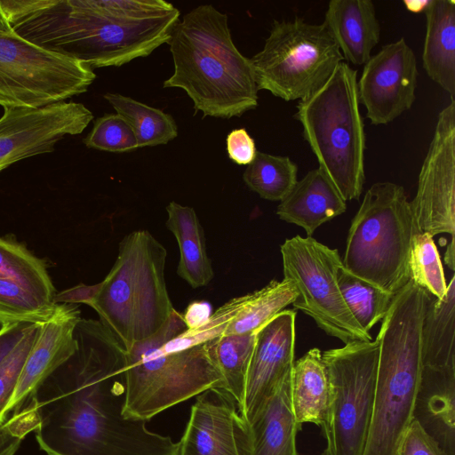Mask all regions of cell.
Listing matches in <instances>:
<instances>
[{
  "label": "cell",
  "mask_w": 455,
  "mask_h": 455,
  "mask_svg": "<svg viewBox=\"0 0 455 455\" xmlns=\"http://www.w3.org/2000/svg\"><path fill=\"white\" fill-rule=\"evenodd\" d=\"M76 352L36 388V438L48 455H178L179 443L127 418L125 354L99 320L75 329Z\"/></svg>",
  "instance_id": "1"
},
{
  "label": "cell",
  "mask_w": 455,
  "mask_h": 455,
  "mask_svg": "<svg viewBox=\"0 0 455 455\" xmlns=\"http://www.w3.org/2000/svg\"><path fill=\"white\" fill-rule=\"evenodd\" d=\"M0 9L23 39L92 69L150 55L180 16L164 0H0Z\"/></svg>",
  "instance_id": "2"
},
{
  "label": "cell",
  "mask_w": 455,
  "mask_h": 455,
  "mask_svg": "<svg viewBox=\"0 0 455 455\" xmlns=\"http://www.w3.org/2000/svg\"><path fill=\"white\" fill-rule=\"evenodd\" d=\"M173 73L164 88L185 91L204 116H241L258 106L250 59L235 45L226 13L212 4L187 12L168 42Z\"/></svg>",
  "instance_id": "3"
},
{
  "label": "cell",
  "mask_w": 455,
  "mask_h": 455,
  "mask_svg": "<svg viewBox=\"0 0 455 455\" xmlns=\"http://www.w3.org/2000/svg\"><path fill=\"white\" fill-rule=\"evenodd\" d=\"M429 293L410 280L394 297L376 339L373 410L363 455H398L413 420L421 371V325Z\"/></svg>",
  "instance_id": "4"
},
{
  "label": "cell",
  "mask_w": 455,
  "mask_h": 455,
  "mask_svg": "<svg viewBox=\"0 0 455 455\" xmlns=\"http://www.w3.org/2000/svg\"><path fill=\"white\" fill-rule=\"evenodd\" d=\"M166 257L148 230L133 231L120 242L115 264L100 283L91 307L126 350L154 336L174 311L164 279Z\"/></svg>",
  "instance_id": "5"
},
{
  "label": "cell",
  "mask_w": 455,
  "mask_h": 455,
  "mask_svg": "<svg viewBox=\"0 0 455 455\" xmlns=\"http://www.w3.org/2000/svg\"><path fill=\"white\" fill-rule=\"evenodd\" d=\"M359 105L357 71L341 61L319 89L299 101L294 115L318 168L346 202L359 200L365 182L366 138Z\"/></svg>",
  "instance_id": "6"
},
{
  "label": "cell",
  "mask_w": 455,
  "mask_h": 455,
  "mask_svg": "<svg viewBox=\"0 0 455 455\" xmlns=\"http://www.w3.org/2000/svg\"><path fill=\"white\" fill-rule=\"evenodd\" d=\"M176 309L151 338L125 354L127 418L149 420L163 411L211 388L222 389V377L208 343L166 352L162 346L188 329Z\"/></svg>",
  "instance_id": "7"
},
{
  "label": "cell",
  "mask_w": 455,
  "mask_h": 455,
  "mask_svg": "<svg viewBox=\"0 0 455 455\" xmlns=\"http://www.w3.org/2000/svg\"><path fill=\"white\" fill-rule=\"evenodd\" d=\"M416 233L404 188L372 184L352 220L342 264L351 274L392 294L409 281V253Z\"/></svg>",
  "instance_id": "8"
},
{
  "label": "cell",
  "mask_w": 455,
  "mask_h": 455,
  "mask_svg": "<svg viewBox=\"0 0 455 455\" xmlns=\"http://www.w3.org/2000/svg\"><path fill=\"white\" fill-rule=\"evenodd\" d=\"M250 61L259 91L291 101L319 89L343 57L323 22L295 17L275 20L262 50Z\"/></svg>",
  "instance_id": "9"
},
{
  "label": "cell",
  "mask_w": 455,
  "mask_h": 455,
  "mask_svg": "<svg viewBox=\"0 0 455 455\" xmlns=\"http://www.w3.org/2000/svg\"><path fill=\"white\" fill-rule=\"evenodd\" d=\"M379 346L355 340L322 352L329 400L320 426L325 440L321 455H363L371 420Z\"/></svg>",
  "instance_id": "10"
},
{
  "label": "cell",
  "mask_w": 455,
  "mask_h": 455,
  "mask_svg": "<svg viewBox=\"0 0 455 455\" xmlns=\"http://www.w3.org/2000/svg\"><path fill=\"white\" fill-rule=\"evenodd\" d=\"M96 78L84 63L0 31V106L38 108L87 92Z\"/></svg>",
  "instance_id": "11"
},
{
  "label": "cell",
  "mask_w": 455,
  "mask_h": 455,
  "mask_svg": "<svg viewBox=\"0 0 455 455\" xmlns=\"http://www.w3.org/2000/svg\"><path fill=\"white\" fill-rule=\"evenodd\" d=\"M283 278L293 283L297 298L293 307L310 316L328 335L344 344L355 340L372 341L347 307L338 285V272L343 266L337 249H331L313 237L295 235L280 247Z\"/></svg>",
  "instance_id": "12"
},
{
  "label": "cell",
  "mask_w": 455,
  "mask_h": 455,
  "mask_svg": "<svg viewBox=\"0 0 455 455\" xmlns=\"http://www.w3.org/2000/svg\"><path fill=\"white\" fill-rule=\"evenodd\" d=\"M416 232L455 234V100L438 114L410 202Z\"/></svg>",
  "instance_id": "13"
},
{
  "label": "cell",
  "mask_w": 455,
  "mask_h": 455,
  "mask_svg": "<svg viewBox=\"0 0 455 455\" xmlns=\"http://www.w3.org/2000/svg\"><path fill=\"white\" fill-rule=\"evenodd\" d=\"M92 120L89 108L73 101L38 108H4L0 172L20 160L52 152L60 140L82 133Z\"/></svg>",
  "instance_id": "14"
},
{
  "label": "cell",
  "mask_w": 455,
  "mask_h": 455,
  "mask_svg": "<svg viewBox=\"0 0 455 455\" xmlns=\"http://www.w3.org/2000/svg\"><path fill=\"white\" fill-rule=\"evenodd\" d=\"M418 75L415 53L403 37L371 55L357 79V94L371 124H387L412 107Z\"/></svg>",
  "instance_id": "15"
},
{
  "label": "cell",
  "mask_w": 455,
  "mask_h": 455,
  "mask_svg": "<svg viewBox=\"0 0 455 455\" xmlns=\"http://www.w3.org/2000/svg\"><path fill=\"white\" fill-rule=\"evenodd\" d=\"M179 443L178 455H251L248 423L223 389L199 394Z\"/></svg>",
  "instance_id": "16"
},
{
  "label": "cell",
  "mask_w": 455,
  "mask_h": 455,
  "mask_svg": "<svg viewBox=\"0 0 455 455\" xmlns=\"http://www.w3.org/2000/svg\"><path fill=\"white\" fill-rule=\"evenodd\" d=\"M295 310H283L257 331L239 411L251 423L277 384L292 371Z\"/></svg>",
  "instance_id": "17"
},
{
  "label": "cell",
  "mask_w": 455,
  "mask_h": 455,
  "mask_svg": "<svg viewBox=\"0 0 455 455\" xmlns=\"http://www.w3.org/2000/svg\"><path fill=\"white\" fill-rule=\"evenodd\" d=\"M81 318L76 305L57 304L52 315L42 323L8 404L7 414L24 407L40 384L76 352L75 329Z\"/></svg>",
  "instance_id": "18"
},
{
  "label": "cell",
  "mask_w": 455,
  "mask_h": 455,
  "mask_svg": "<svg viewBox=\"0 0 455 455\" xmlns=\"http://www.w3.org/2000/svg\"><path fill=\"white\" fill-rule=\"evenodd\" d=\"M413 419L445 455H455V366L421 365Z\"/></svg>",
  "instance_id": "19"
},
{
  "label": "cell",
  "mask_w": 455,
  "mask_h": 455,
  "mask_svg": "<svg viewBox=\"0 0 455 455\" xmlns=\"http://www.w3.org/2000/svg\"><path fill=\"white\" fill-rule=\"evenodd\" d=\"M323 24L336 42L343 60L363 66L380 39V25L371 0H331Z\"/></svg>",
  "instance_id": "20"
},
{
  "label": "cell",
  "mask_w": 455,
  "mask_h": 455,
  "mask_svg": "<svg viewBox=\"0 0 455 455\" xmlns=\"http://www.w3.org/2000/svg\"><path fill=\"white\" fill-rule=\"evenodd\" d=\"M347 202L327 176L316 168L298 180L277 206L276 214L301 227L308 237L323 223L342 214Z\"/></svg>",
  "instance_id": "21"
},
{
  "label": "cell",
  "mask_w": 455,
  "mask_h": 455,
  "mask_svg": "<svg viewBox=\"0 0 455 455\" xmlns=\"http://www.w3.org/2000/svg\"><path fill=\"white\" fill-rule=\"evenodd\" d=\"M291 373L277 384L249 424L251 455H299L296 436L301 425L291 405Z\"/></svg>",
  "instance_id": "22"
},
{
  "label": "cell",
  "mask_w": 455,
  "mask_h": 455,
  "mask_svg": "<svg viewBox=\"0 0 455 455\" xmlns=\"http://www.w3.org/2000/svg\"><path fill=\"white\" fill-rule=\"evenodd\" d=\"M424 12L423 68L455 100V1L431 0Z\"/></svg>",
  "instance_id": "23"
},
{
  "label": "cell",
  "mask_w": 455,
  "mask_h": 455,
  "mask_svg": "<svg viewBox=\"0 0 455 455\" xmlns=\"http://www.w3.org/2000/svg\"><path fill=\"white\" fill-rule=\"evenodd\" d=\"M166 212V227L175 236L180 249L178 275L192 288L207 285L214 273L206 251L204 232L195 210L171 202Z\"/></svg>",
  "instance_id": "24"
},
{
  "label": "cell",
  "mask_w": 455,
  "mask_h": 455,
  "mask_svg": "<svg viewBox=\"0 0 455 455\" xmlns=\"http://www.w3.org/2000/svg\"><path fill=\"white\" fill-rule=\"evenodd\" d=\"M455 276L442 299L429 294L421 325V365L455 366Z\"/></svg>",
  "instance_id": "25"
},
{
  "label": "cell",
  "mask_w": 455,
  "mask_h": 455,
  "mask_svg": "<svg viewBox=\"0 0 455 455\" xmlns=\"http://www.w3.org/2000/svg\"><path fill=\"white\" fill-rule=\"evenodd\" d=\"M291 399L299 424L322 425L328 406L329 385L320 349L311 348L293 363Z\"/></svg>",
  "instance_id": "26"
},
{
  "label": "cell",
  "mask_w": 455,
  "mask_h": 455,
  "mask_svg": "<svg viewBox=\"0 0 455 455\" xmlns=\"http://www.w3.org/2000/svg\"><path fill=\"white\" fill-rule=\"evenodd\" d=\"M257 339V331L220 335L207 341L222 377V389L228 393L238 410L243 399L247 372Z\"/></svg>",
  "instance_id": "27"
},
{
  "label": "cell",
  "mask_w": 455,
  "mask_h": 455,
  "mask_svg": "<svg viewBox=\"0 0 455 455\" xmlns=\"http://www.w3.org/2000/svg\"><path fill=\"white\" fill-rule=\"evenodd\" d=\"M103 97L129 123L140 148L167 144L177 137L178 126L170 114L119 93Z\"/></svg>",
  "instance_id": "28"
},
{
  "label": "cell",
  "mask_w": 455,
  "mask_h": 455,
  "mask_svg": "<svg viewBox=\"0 0 455 455\" xmlns=\"http://www.w3.org/2000/svg\"><path fill=\"white\" fill-rule=\"evenodd\" d=\"M0 278L12 281L42 299L53 302L56 292L44 261L23 244L2 236Z\"/></svg>",
  "instance_id": "29"
},
{
  "label": "cell",
  "mask_w": 455,
  "mask_h": 455,
  "mask_svg": "<svg viewBox=\"0 0 455 455\" xmlns=\"http://www.w3.org/2000/svg\"><path fill=\"white\" fill-rule=\"evenodd\" d=\"M298 295L293 283L272 280L263 288L249 293L243 308L229 323L224 335L258 331L262 326L292 304Z\"/></svg>",
  "instance_id": "30"
},
{
  "label": "cell",
  "mask_w": 455,
  "mask_h": 455,
  "mask_svg": "<svg viewBox=\"0 0 455 455\" xmlns=\"http://www.w3.org/2000/svg\"><path fill=\"white\" fill-rule=\"evenodd\" d=\"M297 175L298 166L289 156L257 151L243 179L247 187L261 198L280 202L297 183Z\"/></svg>",
  "instance_id": "31"
},
{
  "label": "cell",
  "mask_w": 455,
  "mask_h": 455,
  "mask_svg": "<svg viewBox=\"0 0 455 455\" xmlns=\"http://www.w3.org/2000/svg\"><path fill=\"white\" fill-rule=\"evenodd\" d=\"M343 299L358 324L367 332L387 315L395 294L351 274L342 266L337 275Z\"/></svg>",
  "instance_id": "32"
},
{
  "label": "cell",
  "mask_w": 455,
  "mask_h": 455,
  "mask_svg": "<svg viewBox=\"0 0 455 455\" xmlns=\"http://www.w3.org/2000/svg\"><path fill=\"white\" fill-rule=\"evenodd\" d=\"M428 233L416 232L409 253L410 279L429 294L442 299L447 290L441 257Z\"/></svg>",
  "instance_id": "33"
},
{
  "label": "cell",
  "mask_w": 455,
  "mask_h": 455,
  "mask_svg": "<svg viewBox=\"0 0 455 455\" xmlns=\"http://www.w3.org/2000/svg\"><path fill=\"white\" fill-rule=\"evenodd\" d=\"M57 304L34 295L17 283L0 278V325L44 323Z\"/></svg>",
  "instance_id": "34"
},
{
  "label": "cell",
  "mask_w": 455,
  "mask_h": 455,
  "mask_svg": "<svg viewBox=\"0 0 455 455\" xmlns=\"http://www.w3.org/2000/svg\"><path fill=\"white\" fill-rule=\"evenodd\" d=\"M248 298L249 293L228 300L198 326L187 329L184 332L165 342L162 346L163 350L172 352L186 349L224 334L229 323L243 308Z\"/></svg>",
  "instance_id": "35"
},
{
  "label": "cell",
  "mask_w": 455,
  "mask_h": 455,
  "mask_svg": "<svg viewBox=\"0 0 455 455\" xmlns=\"http://www.w3.org/2000/svg\"><path fill=\"white\" fill-rule=\"evenodd\" d=\"M89 148L108 152H131L139 148L135 133L119 114H105L93 121V126L83 140Z\"/></svg>",
  "instance_id": "36"
},
{
  "label": "cell",
  "mask_w": 455,
  "mask_h": 455,
  "mask_svg": "<svg viewBox=\"0 0 455 455\" xmlns=\"http://www.w3.org/2000/svg\"><path fill=\"white\" fill-rule=\"evenodd\" d=\"M42 323H33L15 348L0 363V421L7 417V407L13 395L28 355L40 332Z\"/></svg>",
  "instance_id": "37"
},
{
  "label": "cell",
  "mask_w": 455,
  "mask_h": 455,
  "mask_svg": "<svg viewBox=\"0 0 455 455\" xmlns=\"http://www.w3.org/2000/svg\"><path fill=\"white\" fill-rule=\"evenodd\" d=\"M39 420L29 401L0 425V455H15L25 436L35 431Z\"/></svg>",
  "instance_id": "38"
},
{
  "label": "cell",
  "mask_w": 455,
  "mask_h": 455,
  "mask_svg": "<svg viewBox=\"0 0 455 455\" xmlns=\"http://www.w3.org/2000/svg\"><path fill=\"white\" fill-rule=\"evenodd\" d=\"M398 455H445L437 442L416 421L407 428Z\"/></svg>",
  "instance_id": "39"
},
{
  "label": "cell",
  "mask_w": 455,
  "mask_h": 455,
  "mask_svg": "<svg viewBox=\"0 0 455 455\" xmlns=\"http://www.w3.org/2000/svg\"><path fill=\"white\" fill-rule=\"evenodd\" d=\"M228 157L236 164H250L257 153L254 140L244 128L235 129L227 136Z\"/></svg>",
  "instance_id": "40"
},
{
  "label": "cell",
  "mask_w": 455,
  "mask_h": 455,
  "mask_svg": "<svg viewBox=\"0 0 455 455\" xmlns=\"http://www.w3.org/2000/svg\"><path fill=\"white\" fill-rule=\"evenodd\" d=\"M100 289V283L93 285L79 283L72 288L55 293L52 301L55 304H78L92 306Z\"/></svg>",
  "instance_id": "41"
},
{
  "label": "cell",
  "mask_w": 455,
  "mask_h": 455,
  "mask_svg": "<svg viewBox=\"0 0 455 455\" xmlns=\"http://www.w3.org/2000/svg\"><path fill=\"white\" fill-rule=\"evenodd\" d=\"M33 323H19L0 329V363L15 348Z\"/></svg>",
  "instance_id": "42"
},
{
  "label": "cell",
  "mask_w": 455,
  "mask_h": 455,
  "mask_svg": "<svg viewBox=\"0 0 455 455\" xmlns=\"http://www.w3.org/2000/svg\"><path fill=\"white\" fill-rule=\"evenodd\" d=\"M431 0H404L403 4L411 12L419 13L425 12Z\"/></svg>",
  "instance_id": "43"
},
{
  "label": "cell",
  "mask_w": 455,
  "mask_h": 455,
  "mask_svg": "<svg viewBox=\"0 0 455 455\" xmlns=\"http://www.w3.org/2000/svg\"><path fill=\"white\" fill-rule=\"evenodd\" d=\"M454 238H451L450 243H448L445 255H444V260L446 265L451 269L454 270Z\"/></svg>",
  "instance_id": "44"
},
{
  "label": "cell",
  "mask_w": 455,
  "mask_h": 455,
  "mask_svg": "<svg viewBox=\"0 0 455 455\" xmlns=\"http://www.w3.org/2000/svg\"><path fill=\"white\" fill-rule=\"evenodd\" d=\"M12 30L8 23L6 22L5 19L4 18V15L2 13V11L0 9V31H9Z\"/></svg>",
  "instance_id": "45"
},
{
  "label": "cell",
  "mask_w": 455,
  "mask_h": 455,
  "mask_svg": "<svg viewBox=\"0 0 455 455\" xmlns=\"http://www.w3.org/2000/svg\"><path fill=\"white\" fill-rule=\"evenodd\" d=\"M2 424V422L0 421V425Z\"/></svg>",
  "instance_id": "46"
}]
</instances>
